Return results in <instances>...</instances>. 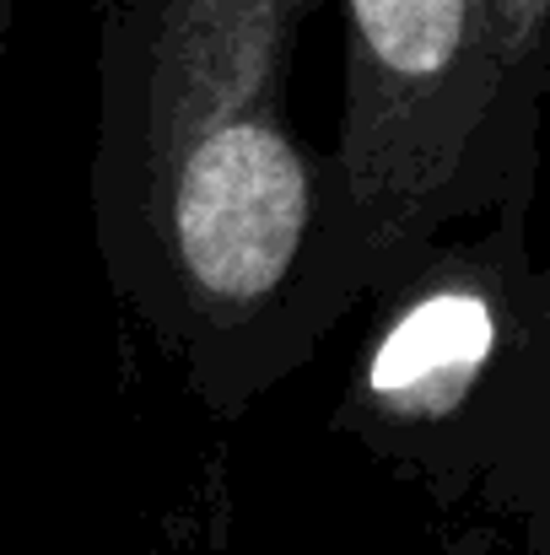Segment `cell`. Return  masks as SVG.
Returning <instances> with one entry per match:
<instances>
[{
	"label": "cell",
	"mask_w": 550,
	"mask_h": 555,
	"mask_svg": "<svg viewBox=\"0 0 550 555\" xmlns=\"http://www.w3.org/2000/svg\"><path fill=\"white\" fill-rule=\"evenodd\" d=\"M314 5L125 0L103 43L98 248L216 415H248L372 297L341 163L292 125Z\"/></svg>",
	"instance_id": "cell-1"
},
{
	"label": "cell",
	"mask_w": 550,
	"mask_h": 555,
	"mask_svg": "<svg viewBox=\"0 0 550 555\" xmlns=\"http://www.w3.org/2000/svg\"><path fill=\"white\" fill-rule=\"evenodd\" d=\"M341 11L335 163L378 297L448 232L535 205L546 92L508 60L491 0H341Z\"/></svg>",
	"instance_id": "cell-3"
},
{
	"label": "cell",
	"mask_w": 550,
	"mask_h": 555,
	"mask_svg": "<svg viewBox=\"0 0 550 555\" xmlns=\"http://www.w3.org/2000/svg\"><path fill=\"white\" fill-rule=\"evenodd\" d=\"M491 16L519 76L550 98V0H491Z\"/></svg>",
	"instance_id": "cell-4"
},
{
	"label": "cell",
	"mask_w": 550,
	"mask_h": 555,
	"mask_svg": "<svg viewBox=\"0 0 550 555\" xmlns=\"http://www.w3.org/2000/svg\"><path fill=\"white\" fill-rule=\"evenodd\" d=\"M372 308L335 426L437 507L550 555V264L529 210L448 232Z\"/></svg>",
	"instance_id": "cell-2"
}]
</instances>
